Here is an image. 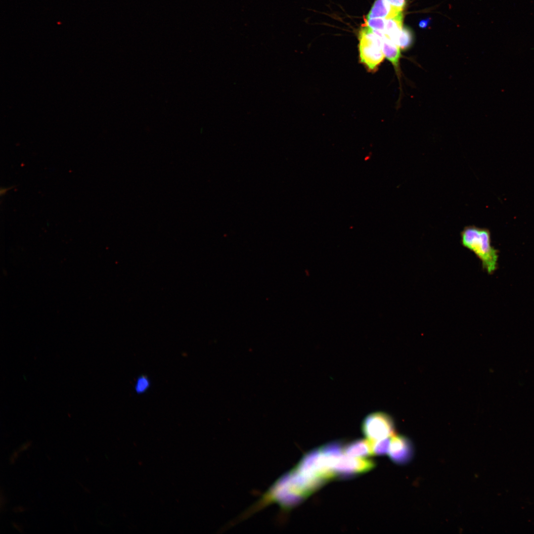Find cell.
Wrapping results in <instances>:
<instances>
[{
	"mask_svg": "<svg viewBox=\"0 0 534 534\" xmlns=\"http://www.w3.org/2000/svg\"><path fill=\"white\" fill-rule=\"evenodd\" d=\"M359 62L368 72L375 73L385 59L382 38L370 27L363 26L358 34Z\"/></svg>",
	"mask_w": 534,
	"mask_h": 534,
	"instance_id": "obj_2",
	"label": "cell"
},
{
	"mask_svg": "<svg viewBox=\"0 0 534 534\" xmlns=\"http://www.w3.org/2000/svg\"><path fill=\"white\" fill-rule=\"evenodd\" d=\"M343 452L350 457H366L373 455L371 441L357 440L343 446Z\"/></svg>",
	"mask_w": 534,
	"mask_h": 534,
	"instance_id": "obj_7",
	"label": "cell"
},
{
	"mask_svg": "<svg viewBox=\"0 0 534 534\" xmlns=\"http://www.w3.org/2000/svg\"><path fill=\"white\" fill-rule=\"evenodd\" d=\"M461 245L473 252L481 262L482 268L489 274L497 269L498 250L491 244L490 231L486 228L468 225L460 232Z\"/></svg>",
	"mask_w": 534,
	"mask_h": 534,
	"instance_id": "obj_1",
	"label": "cell"
},
{
	"mask_svg": "<svg viewBox=\"0 0 534 534\" xmlns=\"http://www.w3.org/2000/svg\"><path fill=\"white\" fill-rule=\"evenodd\" d=\"M382 49L385 56L392 64L400 82V95L402 92L401 79L402 76L400 60L402 56L400 47L393 42L385 33L382 37Z\"/></svg>",
	"mask_w": 534,
	"mask_h": 534,
	"instance_id": "obj_6",
	"label": "cell"
},
{
	"mask_svg": "<svg viewBox=\"0 0 534 534\" xmlns=\"http://www.w3.org/2000/svg\"><path fill=\"white\" fill-rule=\"evenodd\" d=\"M376 465L371 459L354 458L342 454L333 459L332 469L336 478H349L366 473Z\"/></svg>",
	"mask_w": 534,
	"mask_h": 534,
	"instance_id": "obj_3",
	"label": "cell"
},
{
	"mask_svg": "<svg viewBox=\"0 0 534 534\" xmlns=\"http://www.w3.org/2000/svg\"><path fill=\"white\" fill-rule=\"evenodd\" d=\"M430 21V20L429 19H426L421 20L419 24V27L422 28H426L429 24Z\"/></svg>",
	"mask_w": 534,
	"mask_h": 534,
	"instance_id": "obj_14",
	"label": "cell"
},
{
	"mask_svg": "<svg viewBox=\"0 0 534 534\" xmlns=\"http://www.w3.org/2000/svg\"><path fill=\"white\" fill-rule=\"evenodd\" d=\"M402 12L396 16L386 19L384 33L394 42L403 27Z\"/></svg>",
	"mask_w": 534,
	"mask_h": 534,
	"instance_id": "obj_9",
	"label": "cell"
},
{
	"mask_svg": "<svg viewBox=\"0 0 534 534\" xmlns=\"http://www.w3.org/2000/svg\"><path fill=\"white\" fill-rule=\"evenodd\" d=\"M391 437L374 441H371L373 454L382 455L388 452Z\"/></svg>",
	"mask_w": 534,
	"mask_h": 534,
	"instance_id": "obj_11",
	"label": "cell"
},
{
	"mask_svg": "<svg viewBox=\"0 0 534 534\" xmlns=\"http://www.w3.org/2000/svg\"><path fill=\"white\" fill-rule=\"evenodd\" d=\"M401 12L393 8L383 0H376L366 18L388 19L396 16Z\"/></svg>",
	"mask_w": 534,
	"mask_h": 534,
	"instance_id": "obj_8",
	"label": "cell"
},
{
	"mask_svg": "<svg viewBox=\"0 0 534 534\" xmlns=\"http://www.w3.org/2000/svg\"><path fill=\"white\" fill-rule=\"evenodd\" d=\"M362 431L370 441H377L393 436L394 425L391 418L382 412L373 413L363 420Z\"/></svg>",
	"mask_w": 534,
	"mask_h": 534,
	"instance_id": "obj_4",
	"label": "cell"
},
{
	"mask_svg": "<svg viewBox=\"0 0 534 534\" xmlns=\"http://www.w3.org/2000/svg\"><path fill=\"white\" fill-rule=\"evenodd\" d=\"M393 8L400 10H403L405 4L406 0H383Z\"/></svg>",
	"mask_w": 534,
	"mask_h": 534,
	"instance_id": "obj_13",
	"label": "cell"
},
{
	"mask_svg": "<svg viewBox=\"0 0 534 534\" xmlns=\"http://www.w3.org/2000/svg\"><path fill=\"white\" fill-rule=\"evenodd\" d=\"M30 445V443L24 444L20 448L21 450L27 449L29 447Z\"/></svg>",
	"mask_w": 534,
	"mask_h": 534,
	"instance_id": "obj_15",
	"label": "cell"
},
{
	"mask_svg": "<svg viewBox=\"0 0 534 534\" xmlns=\"http://www.w3.org/2000/svg\"><path fill=\"white\" fill-rule=\"evenodd\" d=\"M413 42L412 33L409 28L406 27H402L394 42L402 50L408 49L412 45Z\"/></svg>",
	"mask_w": 534,
	"mask_h": 534,
	"instance_id": "obj_10",
	"label": "cell"
},
{
	"mask_svg": "<svg viewBox=\"0 0 534 534\" xmlns=\"http://www.w3.org/2000/svg\"><path fill=\"white\" fill-rule=\"evenodd\" d=\"M388 453L394 462L399 464L406 463L411 457V444L403 437L393 435Z\"/></svg>",
	"mask_w": 534,
	"mask_h": 534,
	"instance_id": "obj_5",
	"label": "cell"
},
{
	"mask_svg": "<svg viewBox=\"0 0 534 534\" xmlns=\"http://www.w3.org/2000/svg\"><path fill=\"white\" fill-rule=\"evenodd\" d=\"M363 26H366L373 30L384 32L386 19L382 18H366Z\"/></svg>",
	"mask_w": 534,
	"mask_h": 534,
	"instance_id": "obj_12",
	"label": "cell"
}]
</instances>
